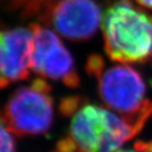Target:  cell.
Returning a JSON list of instances; mask_svg holds the SVG:
<instances>
[{"label": "cell", "instance_id": "cell-3", "mask_svg": "<svg viewBox=\"0 0 152 152\" xmlns=\"http://www.w3.org/2000/svg\"><path fill=\"white\" fill-rule=\"evenodd\" d=\"M137 134L117 113L85 100L53 152H116Z\"/></svg>", "mask_w": 152, "mask_h": 152}, {"label": "cell", "instance_id": "cell-6", "mask_svg": "<svg viewBox=\"0 0 152 152\" xmlns=\"http://www.w3.org/2000/svg\"><path fill=\"white\" fill-rule=\"evenodd\" d=\"M63 37L85 41L97 31L102 15L95 0H52L37 17Z\"/></svg>", "mask_w": 152, "mask_h": 152}, {"label": "cell", "instance_id": "cell-1", "mask_svg": "<svg viewBox=\"0 0 152 152\" xmlns=\"http://www.w3.org/2000/svg\"><path fill=\"white\" fill-rule=\"evenodd\" d=\"M86 71L96 80L99 97L106 107L140 132L152 116V101L146 97L141 74L124 63L107 66L99 54L87 58Z\"/></svg>", "mask_w": 152, "mask_h": 152}, {"label": "cell", "instance_id": "cell-10", "mask_svg": "<svg viewBox=\"0 0 152 152\" xmlns=\"http://www.w3.org/2000/svg\"><path fill=\"white\" fill-rule=\"evenodd\" d=\"M138 5L152 10V0H135Z\"/></svg>", "mask_w": 152, "mask_h": 152}, {"label": "cell", "instance_id": "cell-4", "mask_svg": "<svg viewBox=\"0 0 152 152\" xmlns=\"http://www.w3.org/2000/svg\"><path fill=\"white\" fill-rule=\"evenodd\" d=\"M52 87L37 77L16 89L5 105L3 116L9 130L17 137L43 134L54 120Z\"/></svg>", "mask_w": 152, "mask_h": 152}, {"label": "cell", "instance_id": "cell-9", "mask_svg": "<svg viewBox=\"0 0 152 152\" xmlns=\"http://www.w3.org/2000/svg\"><path fill=\"white\" fill-rule=\"evenodd\" d=\"M116 152H152V140L137 141V142H134V144L132 145V148L119 149Z\"/></svg>", "mask_w": 152, "mask_h": 152}, {"label": "cell", "instance_id": "cell-7", "mask_svg": "<svg viewBox=\"0 0 152 152\" xmlns=\"http://www.w3.org/2000/svg\"><path fill=\"white\" fill-rule=\"evenodd\" d=\"M33 45L34 33L30 26L0 30V88L28 79Z\"/></svg>", "mask_w": 152, "mask_h": 152}, {"label": "cell", "instance_id": "cell-8", "mask_svg": "<svg viewBox=\"0 0 152 152\" xmlns=\"http://www.w3.org/2000/svg\"><path fill=\"white\" fill-rule=\"evenodd\" d=\"M0 152H16L14 137L6 124L2 111H0Z\"/></svg>", "mask_w": 152, "mask_h": 152}, {"label": "cell", "instance_id": "cell-2", "mask_svg": "<svg viewBox=\"0 0 152 152\" xmlns=\"http://www.w3.org/2000/svg\"><path fill=\"white\" fill-rule=\"evenodd\" d=\"M101 27L105 51L112 61H152V16L132 0H114L104 11Z\"/></svg>", "mask_w": 152, "mask_h": 152}, {"label": "cell", "instance_id": "cell-5", "mask_svg": "<svg viewBox=\"0 0 152 152\" xmlns=\"http://www.w3.org/2000/svg\"><path fill=\"white\" fill-rule=\"evenodd\" d=\"M34 33L31 71L41 77L61 82L77 88L80 79L72 54L55 31L39 23L28 25Z\"/></svg>", "mask_w": 152, "mask_h": 152}]
</instances>
